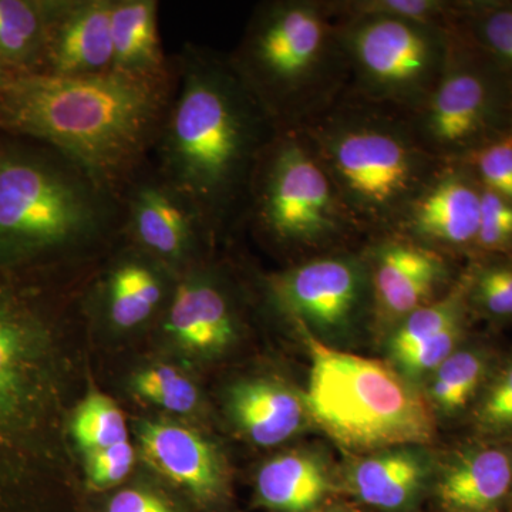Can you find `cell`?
Returning <instances> with one entry per match:
<instances>
[{"mask_svg":"<svg viewBox=\"0 0 512 512\" xmlns=\"http://www.w3.org/2000/svg\"><path fill=\"white\" fill-rule=\"evenodd\" d=\"M485 357L476 350H460L444 360L436 370L429 396L436 409L447 414L463 410L484 380Z\"/></svg>","mask_w":512,"mask_h":512,"instance_id":"cell-27","label":"cell"},{"mask_svg":"<svg viewBox=\"0 0 512 512\" xmlns=\"http://www.w3.org/2000/svg\"><path fill=\"white\" fill-rule=\"evenodd\" d=\"M111 40L113 72L151 80L177 74L175 57L161 43L157 0H111Z\"/></svg>","mask_w":512,"mask_h":512,"instance_id":"cell-20","label":"cell"},{"mask_svg":"<svg viewBox=\"0 0 512 512\" xmlns=\"http://www.w3.org/2000/svg\"><path fill=\"white\" fill-rule=\"evenodd\" d=\"M110 72L111 0H57L43 74L79 79Z\"/></svg>","mask_w":512,"mask_h":512,"instance_id":"cell-18","label":"cell"},{"mask_svg":"<svg viewBox=\"0 0 512 512\" xmlns=\"http://www.w3.org/2000/svg\"><path fill=\"white\" fill-rule=\"evenodd\" d=\"M228 60L279 131L305 126L350 82L333 2L259 3Z\"/></svg>","mask_w":512,"mask_h":512,"instance_id":"cell-6","label":"cell"},{"mask_svg":"<svg viewBox=\"0 0 512 512\" xmlns=\"http://www.w3.org/2000/svg\"><path fill=\"white\" fill-rule=\"evenodd\" d=\"M339 16L382 15L448 26L451 6L441 0H349L333 2Z\"/></svg>","mask_w":512,"mask_h":512,"instance_id":"cell-29","label":"cell"},{"mask_svg":"<svg viewBox=\"0 0 512 512\" xmlns=\"http://www.w3.org/2000/svg\"><path fill=\"white\" fill-rule=\"evenodd\" d=\"M481 42L512 69V8L491 10L477 25Z\"/></svg>","mask_w":512,"mask_h":512,"instance_id":"cell-36","label":"cell"},{"mask_svg":"<svg viewBox=\"0 0 512 512\" xmlns=\"http://www.w3.org/2000/svg\"><path fill=\"white\" fill-rule=\"evenodd\" d=\"M269 292L282 312L315 338H343L359 325L372 284L365 256L338 252L315 256L269 279Z\"/></svg>","mask_w":512,"mask_h":512,"instance_id":"cell-10","label":"cell"},{"mask_svg":"<svg viewBox=\"0 0 512 512\" xmlns=\"http://www.w3.org/2000/svg\"><path fill=\"white\" fill-rule=\"evenodd\" d=\"M228 413L242 436L274 447L301 433L311 419L305 397L275 379L241 380L228 394Z\"/></svg>","mask_w":512,"mask_h":512,"instance_id":"cell-19","label":"cell"},{"mask_svg":"<svg viewBox=\"0 0 512 512\" xmlns=\"http://www.w3.org/2000/svg\"><path fill=\"white\" fill-rule=\"evenodd\" d=\"M151 164L217 239L247 214L259 160L279 130L228 56L185 43Z\"/></svg>","mask_w":512,"mask_h":512,"instance_id":"cell-2","label":"cell"},{"mask_svg":"<svg viewBox=\"0 0 512 512\" xmlns=\"http://www.w3.org/2000/svg\"><path fill=\"white\" fill-rule=\"evenodd\" d=\"M103 275L89 295L80 299L117 332H131L160 315L163 318L178 276L156 259L121 239L110 252Z\"/></svg>","mask_w":512,"mask_h":512,"instance_id":"cell-13","label":"cell"},{"mask_svg":"<svg viewBox=\"0 0 512 512\" xmlns=\"http://www.w3.org/2000/svg\"><path fill=\"white\" fill-rule=\"evenodd\" d=\"M427 460L412 446L393 447L357 461L349 473L352 490L363 503L397 510L419 493Z\"/></svg>","mask_w":512,"mask_h":512,"instance_id":"cell-21","label":"cell"},{"mask_svg":"<svg viewBox=\"0 0 512 512\" xmlns=\"http://www.w3.org/2000/svg\"><path fill=\"white\" fill-rule=\"evenodd\" d=\"M121 197L46 144L0 131V269L76 278L121 241Z\"/></svg>","mask_w":512,"mask_h":512,"instance_id":"cell-4","label":"cell"},{"mask_svg":"<svg viewBox=\"0 0 512 512\" xmlns=\"http://www.w3.org/2000/svg\"><path fill=\"white\" fill-rule=\"evenodd\" d=\"M57 0H0V57L18 76L45 72Z\"/></svg>","mask_w":512,"mask_h":512,"instance_id":"cell-24","label":"cell"},{"mask_svg":"<svg viewBox=\"0 0 512 512\" xmlns=\"http://www.w3.org/2000/svg\"><path fill=\"white\" fill-rule=\"evenodd\" d=\"M349 94L413 114L439 82L450 25L393 16H339Z\"/></svg>","mask_w":512,"mask_h":512,"instance_id":"cell-9","label":"cell"},{"mask_svg":"<svg viewBox=\"0 0 512 512\" xmlns=\"http://www.w3.org/2000/svg\"><path fill=\"white\" fill-rule=\"evenodd\" d=\"M175 87L177 74L18 76L0 87V131L52 147L121 197L150 163Z\"/></svg>","mask_w":512,"mask_h":512,"instance_id":"cell-3","label":"cell"},{"mask_svg":"<svg viewBox=\"0 0 512 512\" xmlns=\"http://www.w3.org/2000/svg\"><path fill=\"white\" fill-rule=\"evenodd\" d=\"M477 419L487 430L512 429V360L498 373L485 392Z\"/></svg>","mask_w":512,"mask_h":512,"instance_id":"cell-35","label":"cell"},{"mask_svg":"<svg viewBox=\"0 0 512 512\" xmlns=\"http://www.w3.org/2000/svg\"><path fill=\"white\" fill-rule=\"evenodd\" d=\"M138 446L148 466L198 503L214 504L224 495V458L197 431L168 421H144L138 429Z\"/></svg>","mask_w":512,"mask_h":512,"instance_id":"cell-17","label":"cell"},{"mask_svg":"<svg viewBox=\"0 0 512 512\" xmlns=\"http://www.w3.org/2000/svg\"><path fill=\"white\" fill-rule=\"evenodd\" d=\"M133 389L146 402L175 414L194 412L200 402L197 386L174 366L148 367L134 377Z\"/></svg>","mask_w":512,"mask_h":512,"instance_id":"cell-28","label":"cell"},{"mask_svg":"<svg viewBox=\"0 0 512 512\" xmlns=\"http://www.w3.org/2000/svg\"><path fill=\"white\" fill-rule=\"evenodd\" d=\"M106 512H178L163 495L147 488H126L111 498Z\"/></svg>","mask_w":512,"mask_h":512,"instance_id":"cell-37","label":"cell"},{"mask_svg":"<svg viewBox=\"0 0 512 512\" xmlns=\"http://www.w3.org/2000/svg\"><path fill=\"white\" fill-rule=\"evenodd\" d=\"M476 245L487 251L512 247V202L484 188Z\"/></svg>","mask_w":512,"mask_h":512,"instance_id":"cell-34","label":"cell"},{"mask_svg":"<svg viewBox=\"0 0 512 512\" xmlns=\"http://www.w3.org/2000/svg\"><path fill=\"white\" fill-rule=\"evenodd\" d=\"M121 239L181 276L207 258L215 239L198 212L148 163L121 194Z\"/></svg>","mask_w":512,"mask_h":512,"instance_id":"cell-11","label":"cell"},{"mask_svg":"<svg viewBox=\"0 0 512 512\" xmlns=\"http://www.w3.org/2000/svg\"><path fill=\"white\" fill-rule=\"evenodd\" d=\"M161 329L175 345L214 356L238 338L239 316L224 276L207 259L178 276Z\"/></svg>","mask_w":512,"mask_h":512,"instance_id":"cell-14","label":"cell"},{"mask_svg":"<svg viewBox=\"0 0 512 512\" xmlns=\"http://www.w3.org/2000/svg\"><path fill=\"white\" fill-rule=\"evenodd\" d=\"M464 320L441 330L423 345L417 346L412 352L407 353L402 359L397 360L396 365L403 370L407 377H419L426 373L434 372L448 357L456 352L457 343L463 336Z\"/></svg>","mask_w":512,"mask_h":512,"instance_id":"cell-33","label":"cell"},{"mask_svg":"<svg viewBox=\"0 0 512 512\" xmlns=\"http://www.w3.org/2000/svg\"><path fill=\"white\" fill-rule=\"evenodd\" d=\"M468 281L454 286L450 292L429 305L421 306L397 322L389 340V352L394 362L402 359L417 346L439 335L441 330L464 320Z\"/></svg>","mask_w":512,"mask_h":512,"instance_id":"cell-25","label":"cell"},{"mask_svg":"<svg viewBox=\"0 0 512 512\" xmlns=\"http://www.w3.org/2000/svg\"><path fill=\"white\" fill-rule=\"evenodd\" d=\"M329 488L325 463L305 451H292L272 458L256 476V493L261 503L281 512L312 510Z\"/></svg>","mask_w":512,"mask_h":512,"instance_id":"cell-23","label":"cell"},{"mask_svg":"<svg viewBox=\"0 0 512 512\" xmlns=\"http://www.w3.org/2000/svg\"><path fill=\"white\" fill-rule=\"evenodd\" d=\"M301 130L360 231L393 232L441 163L409 114L346 93Z\"/></svg>","mask_w":512,"mask_h":512,"instance_id":"cell-5","label":"cell"},{"mask_svg":"<svg viewBox=\"0 0 512 512\" xmlns=\"http://www.w3.org/2000/svg\"><path fill=\"white\" fill-rule=\"evenodd\" d=\"M511 485V454L504 448L483 447L464 454L448 467L439 494L451 508L483 512L500 503Z\"/></svg>","mask_w":512,"mask_h":512,"instance_id":"cell-22","label":"cell"},{"mask_svg":"<svg viewBox=\"0 0 512 512\" xmlns=\"http://www.w3.org/2000/svg\"><path fill=\"white\" fill-rule=\"evenodd\" d=\"M468 293L488 315L512 318V265L485 266L468 279Z\"/></svg>","mask_w":512,"mask_h":512,"instance_id":"cell-30","label":"cell"},{"mask_svg":"<svg viewBox=\"0 0 512 512\" xmlns=\"http://www.w3.org/2000/svg\"><path fill=\"white\" fill-rule=\"evenodd\" d=\"M365 256L372 284L373 308L386 322L437 301L450 278L444 255L400 232H386Z\"/></svg>","mask_w":512,"mask_h":512,"instance_id":"cell-15","label":"cell"},{"mask_svg":"<svg viewBox=\"0 0 512 512\" xmlns=\"http://www.w3.org/2000/svg\"><path fill=\"white\" fill-rule=\"evenodd\" d=\"M483 188L456 163H444L410 205L396 232L439 251L476 245Z\"/></svg>","mask_w":512,"mask_h":512,"instance_id":"cell-16","label":"cell"},{"mask_svg":"<svg viewBox=\"0 0 512 512\" xmlns=\"http://www.w3.org/2000/svg\"><path fill=\"white\" fill-rule=\"evenodd\" d=\"M76 279L0 269V512H56L72 478Z\"/></svg>","mask_w":512,"mask_h":512,"instance_id":"cell-1","label":"cell"},{"mask_svg":"<svg viewBox=\"0 0 512 512\" xmlns=\"http://www.w3.org/2000/svg\"><path fill=\"white\" fill-rule=\"evenodd\" d=\"M245 217L282 251L325 248L360 231L301 130L279 131L266 148Z\"/></svg>","mask_w":512,"mask_h":512,"instance_id":"cell-8","label":"cell"},{"mask_svg":"<svg viewBox=\"0 0 512 512\" xmlns=\"http://www.w3.org/2000/svg\"><path fill=\"white\" fill-rule=\"evenodd\" d=\"M16 74L9 69L8 64L5 63V60L0 57V87L5 86L9 82H12L15 79Z\"/></svg>","mask_w":512,"mask_h":512,"instance_id":"cell-38","label":"cell"},{"mask_svg":"<svg viewBox=\"0 0 512 512\" xmlns=\"http://www.w3.org/2000/svg\"><path fill=\"white\" fill-rule=\"evenodd\" d=\"M299 330L311 356L306 407L336 443L353 451H380L433 440V409L396 370Z\"/></svg>","mask_w":512,"mask_h":512,"instance_id":"cell-7","label":"cell"},{"mask_svg":"<svg viewBox=\"0 0 512 512\" xmlns=\"http://www.w3.org/2000/svg\"><path fill=\"white\" fill-rule=\"evenodd\" d=\"M481 188L512 202V140H498L471 153Z\"/></svg>","mask_w":512,"mask_h":512,"instance_id":"cell-32","label":"cell"},{"mask_svg":"<svg viewBox=\"0 0 512 512\" xmlns=\"http://www.w3.org/2000/svg\"><path fill=\"white\" fill-rule=\"evenodd\" d=\"M136 463V450L130 441L84 454L87 485L103 491L116 487L128 477Z\"/></svg>","mask_w":512,"mask_h":512,"instance_id":"cell-31","label":"cell"},{"mask_svg":"<svg viewBox=\"0 0 512 512\" xmlns=\"http://www.w3.org/2000/svg\"><path fill=\"white\" fill-rule=\"evenodd\" d=\"M69 437L84 454L128 441L126 414L111 397L92 392L69 417Z\"/></svg>","mask_w":512,"mask_h":512,"instance_id":"cell-26","label":"cell"},{"mask_svg":"<svg viewBox=\"0 0 512 512\" xmlns=\"http://www.w3.org/2000/svg\"><path fill=\"white\" fill-rule=\"evenodd\" d=\"M409 116L421 144L441 163H454L458 153L473 146L494 121L491 84L461 55L451 28L439 82L423 106Z\"/></svg>","mask_w":512,"mask_h":512,"instance_id":"cell-12","label":"cell"}]
</instances>
